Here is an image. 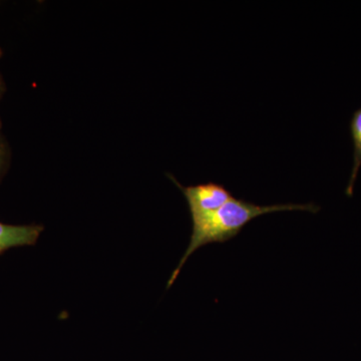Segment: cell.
Listing matches in <instances>:
<instances>
[{"instance_id":"obj_1","label":"cell","mask_w":361,"mask_h":361,"mask_svg":"<svg viewBox=\"0 0 361 361\" xmlns=\"http://www.w3.org/2000/svg\"><path fill=\"white\" fill-rule=\"evenodd\" d=\"M285 211H306L316 213L319 207L314 204H275L261 206L245 199L235 198L227 202L218 210L192 220V234L186 251L183 254L179 264L169 278L167 288H171L188 259L205 245L213 243H225L235 237L246 227L252 220L267 214L285 212Z\"/></svg>"},{"instance_id":"obj_2","label":"cell","mask_w":361,"mask_h":361,"mask_svg":"<svg viewBox=\"0 0 361 361\" xmlns=\"http://www.w3.org/2000/svg\"><path fill=\"white\" fill-rule=\"evenodd\" d=\"M173 182L179 187L186 198L192 220L203 217L218 210L228 201L231 200L233 195L227 188L217 183L209 182L196 186L183 187L173 176L169 175Z\"/></svg>"},{"instance_id":"obj_3","label":"cell","mask_w":361,"mask_h":361,"mask_svg":"<svg viewBox=\"0 0 361 361\" xmlns=\"http://www.w3.org/2000/svg\"><path fill=\"white\" fill-rule=\"evenodd\" d=\"M44 227L40 225H8L0 222V254L16 247L37 243Z\"/></svg>"},{"instance_id":"obj_4","label":"cell","mask_w":361,"mask_h":361,"mask_svg":"<svg viewBox=\"0 0 361 361\" xmlns=\"http://www.w3.org/2000/svg\"><path fill=\"white\" fill-rule=\"evenodd\" d=\"M350 134L353 144V163L348 187L345 190V193L348 197L353 195L356 179H357L361 168V108L356 110L351 118Z\"/></svg>"},{"instance_id":"obj_5","label":"cell","mask_w":361,"mask_h":361,"mask_svg":"<svg viewBox=\"0 0 361 361\" xmlns=\"http://www.w3.org/2000/svg\"><path fill=\"white\" fill-rule=\"evenodd\" d=\"M8 146H7V142L1 134V130H0V180L6 173L7 166H8Z\"/></svg>"},{"instance_id":"obj_6","label":"cell","mask_w":361,"mask_h":361,"mask_svg":"<svg viewBox=\"0 0 361 361\" xmlns=\"http://www.w3.org/2000/svg\"><path fill=\"white\" fill-rule=\"evenodd\" d=\"M2 92H4V82H2L1 75H0V97H1Z\"/></svg>"}]
</instances>
